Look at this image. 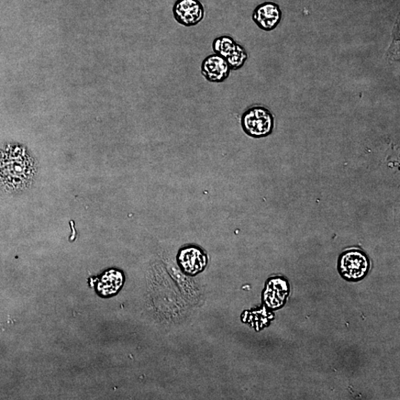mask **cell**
Masks as SVG:
<instances>
[{
  "label": "cell",
  "mask_w": 400,
  "mask_h": 400,
  "mask_svg": "<svg viewBox=\"0 0 400 400\" xmlns=\"http://www.w3.org/2000/svg\"><path fill=\"white\" fill-rule=\"evenodd\" d=\"M212 49L216 54L227 61L231 70H239L248 60L246 49L229 36L216 38L213 42Z\"/></svg>",
  "instance_id": "obj_4"
},
{
  "label": "cell",
  "mask_w": 400,
  "mask_h": 400,
  "mask_svg": "<svg viewBox=\"0 0 400 400\" xmlns=\"http://www.w3.org/2000/svg\"><path fill=\"white\" fill-rule=\"evenodd\" d=\"M282 15L279 6L273 2H265L254 9L252 19L260 29L272 31L281 24Z\"/></svg>",
  "instance_id": "obj_8"
},
{
  "label": "cell",
  "mask_w": 400,
  "mask_h": 400,
  "mask_svg": "<svg viewBox=\"0 0 400 400\" xmlns=\"http://www.w3.org/2000/svg\"><path fill=\"white\" fill-rule=\"evenodd\" d=\"M369 256L358 249L343 251L338 258V269L344 280L359 282L368 275L371 269Z\"/></svg>",
  "instance_id": "obj_2"
},
{
  "label": "cell",
  "mask_w": 400,
  "mask_h": 400,
  "mask_svg": "<svg viewBox=\"0 0 400 400\" xmlns=\"http://www.w3.org/2000/svg\"><path fill=\"white\" fill-rule=\"evenodd\" d=\"M124 283V274L118 270L111 269L103 275L97 290L103 296L112 295L119 291Z\"/></svg>",
  "instance_id": "obj_10"
},
{
  "label": "cell",
  "mask_w": 400,
  "mask_h": 400,
  "mask_svg": "<svg viewBox=\"0 0 400 400\" xmlns=\"http://www.w3.org/2000/svg\"><path fill=\"white\" fill-rule=\"evenodd\" d=\"M175 20L185 27L198 25L205 17V8L199 0H176L173 7Z\"/></svg>",
  "instance_id": "obj_6"
},
{
  "label": "cell",
  "mask_w": 400,
  "mask_h": 400,
  "mask_svg": "<svg viewBox=\"0 0 400 400\" xmlns=\"http://www.w3.org/2000/svg\"><path fill=\"white\" fill-rule=\"evenodd\" d=\"M231 70L227 61L216 53L209 55L201 65V73L210 83H224L228 79Z\"/></svg>",
  "instance_id": "obj_9"
},
{
  "label": "cell",
  "mask_w": 400,
  "mask_h": 400,
  "mask_svg": "<svg viewBox=\"0 0 400 400\" xmlns=\"http://www.w3.org/2000/svg\"><path fill=\"white\" fill-rule=\"evenodd\" d=\"M37 171L35 158L26 149L11 148L0 153V181L13 189L26 188Z\"/></svg>",
  "instance_id": "obj_1"
},
{
  "label": "cell",
  "mask_w": 400,
  "mask_h": 400,
  "mask_svg": "<svg viewBox=\"0 0 400 400\" xmlns=\"http://www.w3.org/2000/svg\"><path fill=\"white\" fill-rule=\"evenodd\" d=\"M290 285L285 277L274 276L266 282L262 294L265 305L270 309H280L286 303Z\"/></svg>",
  "instance_id": "obj_7"
},
{
  "label": "cell",
  "mask_w": 400,
  "mask_h": 400,
  "mask_svg": "<svg viewBox=\"0 0 400 400\" xmlns=\"http://www.w3.org/2000/svg\"><path fill=\"white\" fill-rule=\"evenodd\" d=\"M176 262L184 274L195 276L206 269L208 256L202 248L188 244L178 251Z\"/></svg>",
  "instance_id": "obj_5"
},
{
  "label": "cell",
  "mask_w": 400,
  "mask_h": 400,
  "mask_svg": "<svg viewBox=\"0 0 400 400\" xmlns=\"http://www.w3.org/2000/svg\"><path fill=\"white\" fill-rule=\"evenodd\" d=\"M241 126L248 136L254 139L264 138L272 135L274 128V117L268 108L254 106L242 114Z\"/></svg>",
  "instance_id": "obj_3"
}]
</instances>
